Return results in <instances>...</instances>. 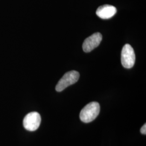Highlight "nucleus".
I'll list each match as a JSON object with an SVG mask.
<instances>
[{"instance_id": "obj_7", "label": "nucleus", "mask_w": 146, "mask_h": 146, "mask_svg": "<svg viewBox=\"0 0 146 146\" xmlns=\"http://www.w3.org/2000/svg\"><path fill=\"white\" fill-rule=\"evenodd\" d=\"M141 134L146 135V124H144V125H143L141 127V129H140Z\"/></svg>"}, {"instance_id": "obj_6", "label": "nucleus", "mask_w": 146, "mask_h": 146, "mask_svg": "<svg viewBox=\"0 0 146 146\" xmlns=\"http://www.w3.org/2000/svg\"><path fill=\"white\" fill-rule=\"evenodd\" d=\"M117 9L114 6L105 5L100 6L96 11V14L100 18L104 20L110 19L115 15Z\"/></svg>"}, {"instance_id": "obj_2", "label": "nucleus", "mask_w": 146, "mask_h": 146, "mask_svg": "<svg viewBox=\"0 0 146 146\" xmlns=\"http://www.w3.org/2000/svg\"><path fill=\"white\" fill-rule=\"evenodd\" d=\"M80 74L77 71L72 70L66 73L56 86V90L60 92L70 85L75 84L79 79Z\"/></svg>"}, {"instance_id": "obj_1", "label": "nucleus", "mask_w": 146, "mask_h": 146, "mask_svg": "<svg viewBox=\"0 0 146 146\" xmlns=\"http://www.w3.org/2000/svg\"><path fill=\"white\" fill-rule=\"evenodd\" d=\"M100 111V106L98 102H90L81 110L80 114V118L84 123H89L98 117Z\"/></svg>"}, {"instance_id": "obj_3", "label": "nucleus", "mask_w": 146, "mask_h": 146, "mask_svg": "<svg viewBox=\"0 0 146 146\" xmlns=\"http://www.w3.org/2000/svg\"><path fill=\"white\" fill-rule=\"evenodd\" d=\"M135 62V54L133 47L129 44H125L121 52V63L125 68H132Z\"/></svg>"}, {"instance_id": "obj_5", "label": "nucleus", "mask_w": 146, "mask_h": 146, "mask_svg": "<svg viewBox=\"0 0 146 146\" xmlns=\"http://www.w3.org/2000/svg\"><path fill=\"white\" fill-rule=\"evenodd\" d=\"M102 36L100 33H95L87 38L83 43L82 48L86 52H90L99 46L102 41Z\"/></svg>"}, {"instance_id": "obj_4", "label": "nucleus", "mask_w": 146, "mask_h": 146, "mask_svg": "<svg viewBox=\"0 0 146 146\" xmlns=\"http://www.w3.org/2000/svg\"><path fill=\"white\" fill-rule=\"evenodd\" d=\"M41 122V117L40 114L36 111H33L29 113L25 117L23 125L26 130L33 131L38 128Z\"/></svg>"}]
</instances>
